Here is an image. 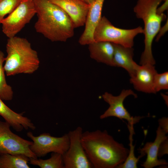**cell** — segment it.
Listing matches in <instances>:
<instances>
[{"label": "cell", "mask_w": 168, "mask_h": 168, "mask_svg": "<svg viewBox=\"0 0 168 168\" xmlns=\"http://www.w3.org/2000/svg\"><path fill=\"white\" fill-rule=\"evenodd\" d=\"M143 33V29L140 26L130 29L118 28L103 16L95 29L93 39L94 41H107L131 48L135 37Z\"/></svg>", "instance_id": "5"}, {"label": "cell", "mask_w": 168, "mask_h": 168, "mask_svg": "<svg viewBox=\"0 0 168 168\" xmlns=\"http://www.w3.org/2000/svg\"><path fill=\"white\" fill-rule=\"evenodd\" d=\"M133 124H128V129L129 141V149L127 157L125 161L119 165L116 168H137V164L139 159L142 157L140 155L138 157H136L134 154L135 146L133 145V136L134 134Z\"/></svg>", "instance_id": "20"}, {"label": "cell", "mask_w": 168, "mask_h": 168, "mask_svg": "<svg viewBox=\"0 0 168 168\" xmlns=\"http://www.w3.org/2000/svg\"><path fill=\"white\" fill-rule=\"evenodd\" d=\"M104 1L96 0L90 5L85 24V29L79 40L80 44L88 45L94 42L93 34L102 17L101 13Z\"/></svg>", "instance_id": "14"}, {"label": "cell", "mask_w": 168, "mask_h": 168, "mask_svg": "<svg viewBox=\"0 0 168 168\" xmlns=\"http://www.w3.org/2000/svg\"><path fill=\"white\" fill-rule=\"evenodd\" d=\"M33 1L37 16L36 32L53 42H65L73 36V24L61 8L49 0Z\"/></svg>", "instance_id": "2"}, {"label": "cell", "mask_w": 168, "mask_h": 168, "mask_svg": "<svg viewBox=\"0 0 168 168\" xmlns=\"http://www.w3.org/2000/svg\"><path fill=\"white\" fill-rule=\"evenodd\" d=\"M157 73L154 65L146 64L138 65L135 74L130 79L136 90L146 93L155 94L154 89V80Z\"/></svg>", "instance_id": "13"}, {"label": "cell", "mask_w": 168, "mask_h": 168, "mask_svg": "<svg viewBox=\"0 0 168 168\" xmlns=\"http://www.w3.org/2000/svg\"><path fill=\"white\" fill-rule=\"evenodd\" d=\"M26 134L33 142L30 149L37 157L44 156L50 152L63 155L69 147V139L68 133L60 137L52 136L49 133H45L35 136L30 131Z\"/></svg>", "instance_id": "7"}, {"label": "cell", "mask_w": 168, "mask_h": 168, "mask_svg": "<svg viewBox=\"0 0 168 168\" xmlns=\"http://www.w3.org/2000/svg\"><path fill=\"white\" fill-rule=\"evenodd\" d=\"M29 163L41 168H64L63 155L57 152H52L50 158L45 160L30 158Z\"/></svg>", "instance_id": "19"}, {"label": "cell", "mask_w": 168, "mask_h": 168, "mask_svg": "<svg viewBox=\"0 0 168 168\" xmlns=\"http://www.w3.org/2000/svg\"><path fill=\"white\" fill-rule=\"evenodd\" d=\"M35 14L33 0H23L13 11L2 20V32L8 38L16 36Z\"/></svg>", "instance_id": "6"}, {"label": "cell", "mask_w": 168, "mask_h": 168, "mask_svg": "<svg viewBox=\"0 0 168 168\" xmlns=\"http://www.w3.org/2000/svg\"><path fill=\"white\" fill-rule=\"evenodd\" d=\"M162 0H138L133 10L137 17L144 22V49L140 60L141 65L151 64L154 65L152 45L154 39L161 27V22L166 18L164 14H159L157 9Z\"/></svg>", "instance_id": "4"}, {"label": "cell", "mask_w": 168, "mask_h": 168, "mask_svg": "<svg viewBox=\"0 0 168 168\" xmlns=\"http://www.w3.org/2000/svg\"><path fill=\"white\" fill-rule=\"evenodd\" d=\"M81 142L93 168H115L125 160L129 149L106 130L82 133Z\"/></svg>", "instance_id": "1"}, {"label": "cell", "mask_w": 168, "mask_h": 168, "mask_svg": "<svg viewBox=\"0 0 168 168\" xmlns=\"http://www.w3.org/2000/svg\"><path fill=\"white\" fill-rule=\"evenodd\" d=\"M159 126L167 134L168 133V118L163 117L158 120Z\"/></svg>", "instance_id": "25"}, {"label": "cell", "mask_w": 168, "mask_h": 168, "mask_svg": "<svg viewBox=\"0 0 168 168\" xmlns=\"http://www.w3.org/2000/svg\"><path fill=\"white\" fill-rule=\"evenodd\" d=\"M30 158L22 154L0 155V168H29Z\"/></svg>", "instance_id": "18"}, {"label": "cell", "mask_w": 168, "mask_h": 168, "mask_svg": "<svg viewBox=\"0 0 168 168\" xmlns=\"http://www.w3.org/2000/svg\"><path fill=\"white\" fill-rule=\"evenodd\" d=\"M166 134L159 126L156 130V136L153 142H147L142 148L138 150L142 157L147 155V158L141 166L144 168H152L160 166L168 165L164 159H159L158 153L160 143L168 138Z\"/></svg>", "instance_id": "12"}, {"label": "cell", "mask_w": 168, "mask_h": 168, "mask_svg": "<svg viewBox=\"0 0 168 168\" xmlns=\"http://www.w3.org/2000/svg\"><path fill=\"white\" fill-rule=\"evenodd\" d=\"M6 50L7 55L3 67L7 76L31 74L38 69L40 61L38 53L26 39L16 36L8 38Z\"/></svg>", "instance_id": "3"}, {"label": "cell", "mask_w": 168, "mask_h": 168, "mask_svg": "<svg viewBox=\"0 0 168 168\" xmlns=\"http://www.w3.org/2000/svg\"><path fill=\"white\" fill-rule=\"evenodd\" d=\"M0 115L17 132H20L24 129L34 130L36 128L30 119L23 116L21 113L12 110L4 103L0 97Z\"/></svg>", "instance_id": "15"}, {"label": "cell", "mask_w": 168, "mask_h": 168, "mask_svg": "<svg viewBox=\"0 0 168 168\" xmlns=\"http://www.w3.org/2000/svg\"><path fill=\"white\" fill-rule=\"evenodd\" d=\"M162 1H165L166 0H162Z\"/></svg>", "instance_id": "29"}, {"label": "cell", "mask_w": 168, "mask_h": 168, "mask_svg": "<svg viewBox=\"0 0 168 168\" xmlns=\"http://www.w3.org/2000/svg\"><path fill=\"white\" fill-rule=\"evenodd\" d=\"M5 58L4 54L0 50V97L3 100L9 101L13 98V92L6 81L3 65Z\"/></svg>", "instance_id": "21"}, {"label": "cell", "mask_w": 168, "mask_h": 168, "mask_svg": "<svg viewBox=\"0 0 168 168\" xmlns=\"http://www.w3.org/2000/svg\"><path fill=\"white\" fill-rule=\"evenodd\" d=\"M133 95L135 98L137 97V95L131 89H123L119 95L114 96L111 94L105 92L102 95L104 100L109 105V108L100 116V119L114 117L123 120L125 119L128 124H133L139 122L143 117L131 116L125 108L124 101L128 96Z\"/></svg>", "instance_id": "10"}, {"label": "cell", "mask_w": 168, "mask_h": 168, "mask_svg": "<svg viewBox=\"0 0 168 168\" xmlns=\"http://www.w3.org/2000/svg\"><path fill=\"white\" fill-rule=\"evenodd\" d=\"M7 122L0 120V155L4 153L22 154L28 157L37 158L31 151L30 141L13 133Z\"/></svg>", "instance_id": "9"}, {"label": "cell", "mask_w": 168, "mask_h": 168, "mask_svg": "<svg viewBox=\"0 0 168 168\" xmlns=\"http://www.w3.org/2000/svg\"><path fill=\"white\" fill-rule=\"evenodd\" d=\"M84 2L86 3H87L91 5L92 3L96 0H82Z\"/></svg>", "instance_id": "28"}, {"label": "cell", "mask_w": 168, "mask_h": 168, "mask_svg": "<svg viewBox=\"0 0 168 168\" xmlns=\"http://www.w3.org/2000/svg\"><path fill=\"white\" fill-rule=\"evenodd\" d=\"M113 44L114 52L113 66L124 68L128 72L130 77H133L138 65L133 59V49L118 44Z\"/></svg>", "instance_id": "16"}, {"label": "cell", "mask_w": 168, "mask_h": 168, "mask_svg": "<svg viewBox=\"0 0 168 168\" xmlns=\"http://www.w3.org/2000/svg\"><path fill=\"white\" fill-rule=\"evenodd\" d=\"M23 0H0V24L7 15L13 11Z\"/></svg>", "instance_id": "22"}, {"label": "cell", "mask_w": 168, "mask_h": 168, "mask_svg": "<svg viewBox=\"0 0 168 168\" xmlns=\"http://www.w3.org/2000/svg\"><path fill=\"white\" fill-rule=\"evenodd\" d=\"M168 154V138L163 141L160 144L159 148L158 157L161 158Z\"/></svg>", "instance_id": "24"}, {"label": "cell", "mask_w": 168, "mask_h": 168, "mask_svg": "<svg viewBox=\"0 0 168 168\" xmlns=\"http://www.w3.org/2000/svg\"><path fill=\"white\" fill-rule=\"evenodd\" d=\"M154 89L155 94L162 90L168 89V72L161 73L157 72L155 74L154 80Z\"/></svg>", "instance_id": "23"}, {"label": "cell", "mask_w": 168, "mask_h": 168, "mask_svg": "<svg viewBox=\"0 0 168 168\" xmlns=\"http://www.w3.org/2000/svg\"><path fill=\"white\" fill-rule=\"evenodd\" d=\"M168 30V20L166 23L160 29L157 35L156 41H158L160 38Z\"/></svg>", "instance_id": "26"}, {"label": "cell", "mask_w": 168, "mask_h": 168, "mask_svg": "<svg viewBox=\"0 0 168 168\" xmlns=\"http://www.w3.org/2000/svg\"><path fill=\"white\" fill-rule=\"evenodd\" d=\"M91 58L96 61L113 66L114 46L107 41H94L88 44Z\"/></svg>", "instance_id": "17"}, {"label": "cell", "mask_w": 168, "mask_h": 168, "mask_svg": "<svg viewBox=\"0 0 168 168\" xmlns=\"http://www.w3.org/2000/svg\"><path fill=\"white\" fill-rule=\"evenodd\" d=\"M168 0H166L157 9V12L159 14L163 13V12L168 9Z\"/></svg>", "instance_id": "27"}, {"label": "cell", "mask_w": 168, "mask_h": 168, "mask_svg": "<svg viewBox=\"0 0 168 168\" xmlns=\"http://www.w3.org/2000/svg\"><path fill=\"white\" fill-rule=\"evenodd\" d=\"M69 17L75 28L85 25L90 5L82 0H49Z\"/></svg>", "instance_id": "11"}, {"label": "cell", "mask_w": 168, "mask_h": 168, "mask_svg": "<svg viewBox=\"0 0 168 168\" xmlns=\"http://www.w3.org/2000/svg\"><path fill=\"white\" fill-rule=\"evenodd\" d=\"M82 127L79 126L70 131L68 148L63 155L64 168H91L93 166L82 145Z\"/></svg>", "instance_id": "8"}]
</instances>
